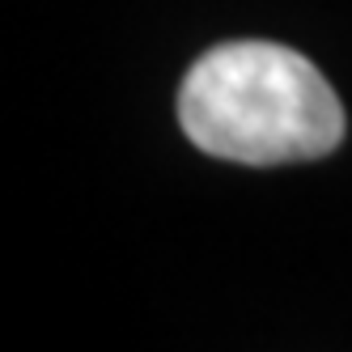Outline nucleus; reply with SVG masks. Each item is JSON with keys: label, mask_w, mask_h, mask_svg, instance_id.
I'll list each match as a JSON object with an SVG mask.
<instances>
[{"label": "nucleus", "mask_w": 352, "mask_h": 352, "mask_svg": "<svg viewBox=\"0 0 352 352\" xmlns=\"http://www.w3.org/2000/svg\"><path fill=\"white\" fill-rule=\"evenodd\" d=\"M179 123L212 157L289 166L331 153L344 136V107L301 52L280 43H221L187 68Z\"/></svg>", "instance_id": "obj_1"}]
</instances>
